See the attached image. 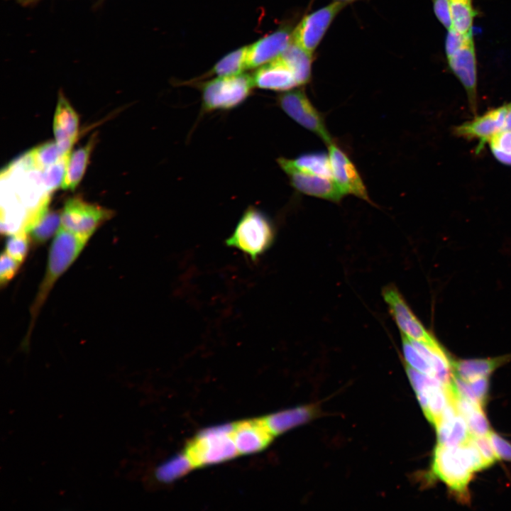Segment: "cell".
I'll return each instance as SVG.
<instances>
[{
    "label": "cell",
    "mask_w": 511,
    "mask_h": 511,
    "mask_svg": "<svg viewBox=\"0 0 511 511\" xmlns=\"http://www.w3.org/2000/svg\"><path fill=\"white\" fill-rule=\"evenodd\" d=\"M482 406L485 404L488 392V377H481L468 382Z\"/></svg>",
    "instance_id": "39"
},
{
    "label": "cell",
    "mask_w": 511,
    "mask_h": 511,
    "mask_svg": "<svg viewBox=\"0 0 511 511\" xmlns=\"http://www.w3.org/2000/svg\"><path fill=\"white\" fill-rule=\"evenodd\" d=\"M451 70L464 87L471 111L476 114L477 62L473 39L463 48L448 58Z\"/></svg>",
    "instance_id": "11"
},
{
    "label": "cell",
    "mask_w": 511,
    "mask_h": 511,
    "mask_svg": "<svg viewBox=\"0 0 511 511\" xmlns=\"http://www.w3.org/2000/svg\"><path fill=\"white\" fill-rule=\"evenodd\" d=\"M454 29L463 34H471L473 18L476 14L472 0H449Z\"/></svg>",
    "instance_id": "26"
},
{
    "label": "cell",
    "mask_w": 511,
    "mask_h": 511,
    "mask_svg": "<svg viewBox=\"0 0 511 511\" xmlns=\"http://www.w3.org/2000/svg\"><path fill=\"white\" fill-rule=\"evenodd\" d=\"M333 179L344 194L369 202L363 181L348 155L334 142L328 145Z\"/></svg>",
    "instance_id": "10"
},
{
    "label": "cell",
    "mask_w": 511,
    "mask_h": 511,
    "mask_svg": "<svg viewBox=\"0 0 511 511\" xmlns=\"http://www.w3.org/2000/svg\"><path fill=\"white\" fill-rule=\"evenodd\" d=\"M61 226V214L50 210L48 206L43 209L24 229L35 244H42L54 234Z\"/></svg>",
    "instance_id": "22"
},
{
    "label": "cell",
    "mask_w": 511,
    "mask_h": 511,
    "mask_svg": "<svg viewBox=\"0 0 511 511\" xmlns=\"http://www.w3.org/2000/svg\"><path fill=\"white\" fill-rule=\"evenodd\" d=\"M28 241L29 235L24 229L10 235L6 241L5 251L22 264L28 255Z\"/></svg>",
    "instance_id": "31"
},
{
    "label": "cell",
    "mask_w": 511,
    "mask_h": 511,
    "mask_svg": "<svg viewBox=\"0 0 511 511\" xmlns=\"http://www.w3.org/2000/svg\"><path fill=\"white\" fill-rule=\"evenodd\" d=\"M95 142V136H93L86 145L70 154L61 185L63 189L74 190L78 185L84 176Z\"/></svg>",
    "instance_id": "20"
},
{
    "label": "cell",
    "mask_w": 511,
    "mask_h": 511,
    "mask_svg": "<svg viewBox=\"0 0 511 511\" xmlns=\"http://www.w3.org/2000/svg\"><path fill=\"white\" fill-rule=\"evenodd\" d=\"M471 439L479 450L485 462L490 466L498 459L488 436H473Z\"/></svg>",
    "instance_id": "37"
},
{
    "label": "cell",
    "mask_w": 511,
    "mask_h": 511,
    "mask_svg": "<svg viewBox=\"0 0 511 511\" xmlns=\"http://www.w3.org/2000/svg\"><path fill=\"white\" fill-rule=\"evenodd\" d=\"M16 1L23 6H28V5L33 4L35 2L38 1L39 0H16Z\"/></svg>",
    "instance_id": "41"
},
{
    "label": "cell",
    "mask_w": 511,
    "mask_h": 511,
    "mask_svg": "<svg viewBox=\"0 0 511 511\" xmlns=\"http://www.w3.org/2000/svg\"><path fill=\"white\" fill-rule=\"evenodd\" d=\"M283 171L291 185L298 192L315 197L339 202L345 195L333 178L304 173L292 169Z\"/></svg>",
    "instance_id": "15"
},
{
    "label": "cell",
    "mask_w": 511,
    "mask_h": 511,
    "mask_svg": "<svg viewBox=\"0 0 511 511\" xmlns=\"http://www.w3.org/2000/svg\"><path fill=\"white\" fill-rule=\"evenodd\" d=\"M254 87L252 76L243 72L204 82L201 86L202 110L209 113L236 108L248 99Z\"/></svg>",
    "instance_id": "4"
},
{
    "label": "cell",
    "mask_w": 511,
    "mask_h": 511,
    "mask_svg": "<svg viewBox=\"0 0 511 511\" xmlns=\"http://www.w3.org/2000/svg\"><path fill=\"white\" fill-rule=\"evenodd\" d=\"M60 214L62 228L88 241L103 223L113 216L114 212L74 197L65 202Z\"/></svg>",
    "instance_id": "6"
},
{
    "label": "cell",
    "mask_w": 511,
    "mask_h": 511,
    "mask_svg": "<svg viewBox=\"0 0 511 511\" xmlns=\"http://www.w3.org/2000/svg\"><path fill=\"white\" fill-rule=\"evenodd\" d=\"M506 104L491 109L471 121L454 128V134L468 139H478V150H481L486 143L504 128Z\"/></svg>",
    "instance_id": "13"
},
{
    "label": "cell",
    "mask_w": 511,
    "mask_h": 511,
    "mask_svg": "<svg viewBox=\"0 0 511 511\" xmlns=\"http://www.w3.org/2000/svg\"><path fill=\"white\" fill-rule=\"evenodd\" d=\"M334 1H337V2H340V3H343V4H344L346 5V4H349V3H351V2H353V1H358V0H334Z\"/></svg>",
    "instance_id": "42"
},
{
    "label": "cell",
    "mask_w": 511,
    "mask_h": 511,
    "mask_svg": "<svg viewBox=\"0 0 511 511\" xmlns=\"http://www.w3.org/2000/svg\"><path fill=\"white\" fill-rule=\"evenodd\" d=\"M293 74L298 86L307 84L311 79L312 54L293 43L277 57Z\"/></svg>",
    "instance_id": "19"
},
{
    "label": "cell",
    "mask_w": 511,
    "mask_h": 511,
    "mask_svg": "<svg viewBox=\"0 0 511 511\" xmlns=\"http://www.w3.org/2000/svg\"><path fill=\"white\" fill-rule=\"evenodd\" d=\"M69 155L63 157L58 162L41 170L43 186L48 193H51L62 185Z\"/></svg>",
    "instance_id": "28"
},
{
    "label": "cell",
    "mask_w": 511,
    "mask_h": 511,
    "mask_svg": "<svg viewBox=\"0 0 511 511\" xmlns=\"http://www.w3.org/2000/svg\"><path fill=\"white\" fill-rule=\"evenodd\" d=\"M87 241L62 226L55 234L49 251L45 274L31 308L29 334L33 322L55 283L77 258Z\"/></svg>",
    "instance_id": "2"
},
{
    "label": "cell",
    "mask_w": 511,
    "mask_h": 511,
    "mask_svg": "<svg viewBox=\"0 0 511 511\" xmlns=\"http://www.w3.org/2000/svg\"><path fill=\"white\" fill-rule=\"evenodd\" d=\"M21 263L4 251L0 260V284L1 287L7 285L17 273Z\"/></svg>",
    "instance_id": "35"
},
{
    "label": "cell",
    "mask_w": 511,
    "mask_h": 511,
    "mask_svg": "<svg viewBox=\"0 0 511 511\" xmlns=\"http://www.w3.org/2000/svg\"><path fill=\"white\" fill-rule=\"evenodd\" d=\"M402 335L404 357L408 366L435 378L434 372L430 365L414 347L409 338L402 334Z\"/></svg>",
    "instance_id": "30"
},
{
    "label": "cell",
    "mask_w": 511,
    "mask_h": 511,
    "mask_svg": "<svg viewBox=\"0 0 511 511\" xmlns=\"http://www.w3.org/2000/svg\"><path fill=\"white\" fill-rule=\"evenodd\" d=\"M233 425V438L238 454L258 452L266 448L274 436L264 419L242 421Z\"/></svg>",
    "instance_id": "14"
},
{
    "label": "cell",
    "mask_w": 511,
    "mask_h": 511,
    "mask_svg": "<svg viewBox=\"0 0 511 511\" xmlns=\"http://www.w3.org/2000/svg\"><path fill=\"white\" fill-rule=\"evenodd\" d=\"M280 109L297 123L314 133L327 145L333 142L324 117L301 89L283 92L278 99Z\"/></svg>",
    "instance_id": "7"
},
{
    "label": "cell",
    "mask_w": 511,
    "mask_h": 511,
    "mask_svg": "<svg viewBox=\"0 0 511 511\" xmlns=\"http://www.w3.org/2000/svg\"><path fill=\"white\" fill-rule=\"evenodd\" d=\"M345 6L334 1L305 16L293 29L292 41L313 55L331 23Z\"/></svg>",
    "instance_id": "8"
},
{
    "label": "cell",
    "mask_w": 511,
    "mask_h": 511,
    "mask_svg": "<svg viewBox=\"0 0 511 511\" xmlns=\"http://www.w3.org/2000/svg\"><path fill=\"white\" fill-rule=\"evenodd\" d=\"M471 436L466 420L458 414L450 429L446 442L443 446H457L463 445L468 441Z\"/></svg>",
    "instance_id": "32"
},
{
    "label": "cell",
    "mask_w": 511,
    "mask_h": 511,
    "mask_svg": "<svg viewBox=\"0 0 511 511\" xmlns=\"http://www.w3.org/2000/svg\"><path fill=\"white\" fill-rule=\"evenodd\" d=\"M79 131V116L62 92H59L53 120L55 142L65 155H69Z\"/></svg>",
    "instance_id": "16"
},
{
    "label": "cell",
    "mask_w": 511,
    "mask_h": 511,
    "mask_svg": "<svg viewBox=\"0 0 511 511\" xmlns=\"http://www.w3.org/2000/svg\"><path fill=\"white\" fill-rule=\"evenodd\" d=\"M383 297L402 334L427 344H440L424 328L394 285L386 286L383 290Z\"/></svg>",
    "instance_id": "9"
},
{
    "label": "cell",
    "mask_w": 511,
    "mask_h": 511,
    "mask_svg": "<svg viewBox=\"0 0 511 511\" xmlns=\"http://www.w3.org/2000/svg\"><path fill=\"white\" fill-rule=\"evenodd\" d=\"M66 155H68L62 153L56 142L50 141L32 149L22 159L28 167L42 170Z\"/></svg>",
    "instance_id": "24"
},
{
    "label": "cell",
    "mask_w": 511,
    "mask_h": 511,
    "mask_svg": "<svg viewBox=\"0 0 511 511\" xmlns=\"http://www.w3.org/2000/svg\"><path fill=\"white\" fill-rule=\"evenodd\" d=\"M488 143L495 158L502 164L511 165V131L498 132Z\"/></svg>",
    "instance_id": "29"
},
{
    "label": "cell",
    "mask_w": 511,
    "mask_h": 511,
    "mask_svg": "<svg viewBox=\"0 0 511 511\" xmlns=\"http://www.w3.org/2000/svg\"><path fill=\"white\" fill-rule=\"evenodd\" d=\"M275 237L276 230L271 219L262 210L249 206L225 243L255 262L271 248Z\"/></svg>",
    "instance_id": "3"
},
{
    "label": "cell",
    "mask_w": 511,
    "mask_h": 511,
    "mask_svg": "<svg viewBox=\"0 0 511 511\" xmlns=\"http://www.w3.org/2000/svg\"><path fill=\"white\" fill-rule=\"evenodd\" d=\"M233 427L229 424L209 428L187 444L185 454L193 467L218 463L238 454L233 438Z\"/></svg>",
    "instance_id": "5"
},
{
    "label": "cell",
    "mask_w": 511,
    "mask_h": 511,
    "mask_svg": "<svg viewBox=\"0 0 511 511\" xmlns=\"http://www.w3.org/2000/svg\"><path fill=\"white\" fill-rule=\"evenodd\" d=\"M293 29L283 25L273 33L248 46L247 69L258 68L277 58L292 40Z\"/></svg>",
    "instance_id": "12"
},
{
    "label": "cell",
    "mask_w": 511,
    "mask_h": 511,
    "mask_svg": "<svg viewBox=\"0 0 511 511\" xmlns=\"http://www.w3.org/2000/svg\"><path fill=\"white\" fill-rule=\"evenodd\" d=\"M465 420L471 436H488L491 432L488 421L483 411V407L476 409Z\"/></svg>",
    "instance_id": "33"
},
{
    "label": "cell",
    "mask_w": 511,
    "mask_h": 511,
    "mask_svg": "<svg viewBox=\"0 0 511 511\" xmlns=\"http://www.w3.org/2000/svg\"><path fill=\"white\" fill-rule=\"evenodd\" d=\"M192 468V463L184 453L158 466L155 476L158 481L168 483L182 476Z\"/></svg>",
    "instance_id": "27"
},
{
    "label": "cell",
    "mask_w": 511,
    "mask_h": 511,
    "mask_svg": "<svg viewBox=\"0 0 511 511\" xmlns=\"http://www.w3.org/2000/svg\"><path fill=\"white\" fill-rule=\"evenodd\" d=\"M434 12L440 23L449 30L452 26V20L449 0H433Z\"/></svg>",
    "instance_id": "38"
},
{
    "label": "cell",
    "mask_w": 511,
    "mask_h": 511,
    "mask_svg": "<svg viewBox=\"0 0 511 511\" xmlns=\"http://www.w3.org/2000/svg\"><path fill=\"white\" fill-rule=\"evenodd\" d=\"M472 39V33L463 34L454 28L448 30L445 41V51L447 58L460 50Z\"/></svg>",
    "instance_id": "34"
},
{
    "label": "cell",
    "mask_w": 511,
    "mask_h": 511,
    "mask_svg": "<svg viewBox=\"0 0 511 511\" xmlns=\"http://www.w3.org/2000/svg\"><path fill=\"white\" fill-rule=\"evenodd\" d=\"M278 163L282 170L292 169L304 173L333 178L329 155L323 152L304 153L294 159L280 158Z\"/></svg>",
    "instance_id": "18"
},
{
    "label": "cell",
    "mask_w": 511,
    "mask_h": 511,
    "mask_svg": "<svg viewBox=\"0 0 511 511\" xmlns=\"http://www.w3.org/2000/svg\"><path fill=\"white\" fill-rule=\"evenodd\" d=\"M508 358H474L453 361V373L466 381L488 375Z\"/></svg>",
    "instance_id": "23"
},
{
    "label": "cell",
    "mask_w": 511,
    "mask_h": 511,
    "mask_svg": "<svg viewBox=\"0 0 511 511\" xmlns=\"http://www.w3.org/2000/svg\"><path fill=\"white\" fill-rule=\"evenodd\" d=\"M488 436L497 458L511 461V444L493 432Z\"/></svg>",
    "instance_id": "36"
},
{
    "label": "cell",
    "mask_w": 511,
    "mask_h": 511,
    "mask_svg": "<svg viewBox=\"0 0 511 511\" xmlns=\"http://www.w3.org/2000/svg\"><path fill=\"white\" fill-rule=\"evenodd\" d=\"M314 414V410L312 407L304 406L270 414L263 419L275 436L305 423Z\"/></svg>",
    "instance_id": "21"
},
{
    "label": "cell",
    "mask_w": 511,
    "mask_h": 511,
    "mask_svg": "<svg viewBox=\"0 0 511 511\" xmlns=\"http://www.w3.org/2000/svg\"><path fill=\"white\" fill-rule=\"evenodd\" d=\"M251 76L260 89L286 92L298 86L292 72L278 58L256 68Z\"/></svg>",
    "instance_id": "17"
},
{
    "label": "cell",
    "mask_w": 511,
    "mask_h": 511,
    "mask_svg": "<svg viewBox=\"0 0 511 511\" xmlns=\"http://www.w3.org/2000/svg\"><path fill=\"white\" fill-rule=\"evenodd\" d=\"M503 130L511 131V102L506 104V112Z\"/></svg>",
    "instance_id": "40"
},
{
    "label": "cell",
    "mask_w": 511,
    "mask_h": 511,
    "mask_svg": "<svg viewBox=\"0 0 511 511\" xmlns=\"http://www.w3.org/2000/svg\"><path fill=\"white\" fill-rule=\"evenodd\" d=\"M488 466L471 436L466 443L461 446L437 444L432 469L434 475L450 489L465 498L468 495V485L473 473Z\"/></svg>",
    "instance_id": "1"
},
{
    "label": "cell",
    "mask_w": 511,
    "mask_h": 511,
    "mask_svg": "<svg viewBox=\"0 0 511 511\" xmlns=\"http://www.w3.org/2000/svg\"><path fill=\"white\" fill-rule=\"evenodd\" d=\"M247 51L248 46H243L229 53L214 65L211 75L222 77L243 73L247 70Z\"/></svg>",
    "instance_id": "25"
}]
</instances>
